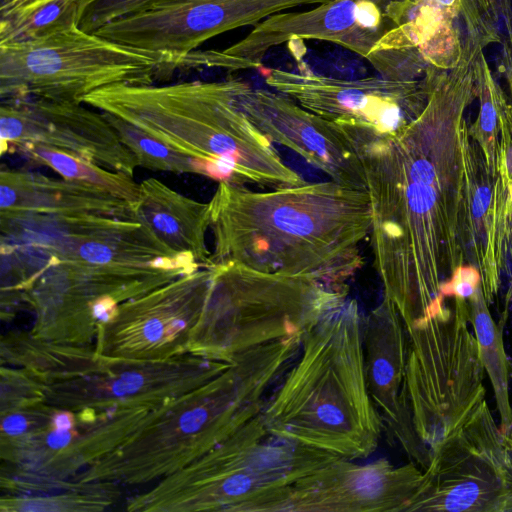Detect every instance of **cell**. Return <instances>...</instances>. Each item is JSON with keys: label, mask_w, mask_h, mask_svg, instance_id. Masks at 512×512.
Instances as JSON below:
<instances>
[{"label": "cell", "mask_w": 512, "mask_h": 512, "mask_svg": "<svg viewBox=\"0 0 512 512\" xmlns=\"http://www.w3.org/2000/svg\"><path fill=\"white\" fill-rule=\"evenodd\" d=\"M474 97V74L458 65L428 80L424 107L403 127L351 137L370 199L373 265L406 327L445 308L444 273L462 265L473 181L463 114Z\"/></svg>", "instance_id": "obj_1"}, {"label": "cell", "mask_w": 512, "mask_h": 512, "mask_svg": "<svg viewBox=\"0 0 512 512\" xmlns=\"http://www.w3.org/2000/svg\"><path fill=\"white\" fill-rule=\"evenodd\" d=\"M13 255L21 302L41 339L92 345L118 306L202 268L143 222L114 218L89 231H46Z\"/></svg>", "instance_id": "obj_2"}, {"label": "cell", "mask_w": 512, "mask_h": 512, "mask_svg": "<svg viewBox=\"0 0 512 512\" xmlns=\"http://www.w3.org/2000/svg\"><path fill=\"white\" fill-rule=\"evenodd\" d=\"M212 261L303 276L337 289L361 268L372 227L366 190L335 181L251 190L219 183L211 200Z\"/></svg>", "instance_id": "obj_3"}, {"label": "cell", "mask_w": 512, "mask_h": 512, "mask_svg": "<svg viewBox=\"0 0 512 512\" xmlns=\"http://www.w3.org/2000/svg\"><path fill=\"white\" fill-rule=\"evenodd\" d=\"M247 85L235 77L169 85L118 84L89 94L83 103L190 158L199 176L218 183L261 190L304 184L241 110L239 95Z\"/></svg>", "instance_id": "obj_4"}, {"label": "cell", "mask_w": 512, "mask_h": 512, "mask_svg": "<svg viewBox=\"0 0 512 512\" xmlns=\"http://www.w3.org/2000/svg\"><path fill=\"white\" fill-rule=\"evenodd\" d=\"M362 321L347 297L304 335L298 361L262 410L271 435L350 460L376 450L383 428L366 384Z\"/></svg>", "instance_id": "obj_5"}, {"label": "cell", "mask_w": 512, "mask_h": 512, "mask_svg": "<svg viewBox=\"0 0 512 512\" xmlns=\"http://www.w3.org/2000/svg\"><path fill=\"white\" fill-rule=\"evenodd\" d=\"M299 338L239 354L216 377L155 411L123 445L74 479L141 485L187 467L265 407L268 388L291 364Z\"/></svg>", "instance_id": "obj_6"}, {"label": "cell", "mask_w": 512, "mask_h": 512, "mask_svg": "<svg viewBox=\"0 0 512 512\" xmlns=\"http://www.w3.org/2000/svg\"><path fill=\"white\" fill-rule=\"evenodd\" d=\"M303 276L260 272L237 263L211 266V282L188 353L222 362L274 341L302 338L346 299Z\"/></svg>", "instance_id": "obj_7"}, {"label": "cell", "mask_w": 512, "mask_h": 512, "mask_svg": "<svg viewBox=\"0 0 512 512\" xmlns=\"http://www.w3.org/2000/svg\"><path fill=\"white\" fill-rule=\"evenodd\" d=\"M337 458L274 437L261 412L187 467L131 497L126 510L247 512L258 499Z\"/></svg>", "instance_id": "obj_8"}, {"label": "cell", "mask_w": 512, "mask_h": 512, "mask_svg": "<svg viewBox=\"0 0 512 512\" xmlns=\"http://www.w3.org/2000/svg\"><path fill=\"white\" fill-rule=\"evenodd\" d=\"M454 299L451 307L406 327L402 406L430 459L486 401L485 370L470 329L468 303Z\"/></svg>", "instance_id": "obj_9"}, {"label": "cell", "mask_w": 512, "mask_h": 512, "mask_svg": "<svg viewBox=\"0 0 512 512\" xmlns=\"http://www.w3.org/2000/svg\"><path fill=\"white\" fill-rule=\"evenodd\" d=\"M175 70L170 56L77 26L33 42L0 46V96L83 103L102 88L152 85Z\"/></svg>", "instance_id": "obj_10"}, {"label": "cell", "mask_w": 512, "mask_h": 512, "mask_svg": "<svg viewBox=\"0 0 512 512\" xmlns=\"http://www.w3.org/2000/svg\"><path fill=\"white\" fill-rule=\"evenodd\" d=\"M156 410L71 411L43 402L1 415V474L73 479L123 445Z\"/></svg>", "instance_id": "obj_11"}, {"label": "cell", "mask_w": 512, "mask_h": 512, "mask_svg": "<svg viewBox=\"0 0 512 512\" xmlns=\"http://www.w3.org/2000/svg\"><path fill=\"white\" fill-rule=\"evenodd\" d=\"M414 511L512 512V458L486 401L431 454Z\"/></svg>", "instance_id": "obj_12"}, {"label": "cell", "mask_w": 512, "mask_h": 512, "mask_svg": "<svg viewBox=\"0 0 512 512\" xmlns=\"http://www.w3.org/2000/svg\"><path fill=\"white\" fill-rule=\"evenodd\" d=\"M425 77L413 81L379 75L342 79L315 74L306 67L299 72L271 68L265 82L348 136H373L394 133L422 110L427 100Z\"/></svg>", "instance_id": "obj_13"}, {"label": "cell", "mask_w": 512, "mask_h": 512, "mask_svg": "<svg viewBox=\"0 0 512 512\" xmlns=\"http://www.w3.org/2000/svg\"><path fill=\"white\" fill-rule=\"evenodd\" d=\"M230 364L192 353L157 361L103 357L97 371L48 386L44 402L71 411L155 410L207 383Z\"/></svg>", "instance_id": "obj_14"}, {"label": "cell", "mask_w": 512, "mask_h": 512, "mask_svg": "<svg viewBox=\"0 0 512 512\" xmlns=\"http://www.w3.org/2000/svg\"><path fill=\"white\" fill-rule=\"evenodd\" d=\"M211 266L121 303L100 325L94 346L105 358L157 361L188 353L203 310Z\"/></svg>", "instance_id": "obj_15"}, {"label": "cell", "mask_w": 512, "mask_h": 512, "mask_svg": "<svg viewBox=\"0 0 512 512\" xmlns=\"http://www.w3.org/2000/svg\"><path fill=\"white\" fill-rule=\"evenodd\" d=\"M423 480L413 462L358 464L339 457L260 498L248 512H407Z\"/></svg>", "instance_id": "obj_16"}, {"label": "cell", "mask_w": 512, "mask_h": 512, "mask_svg": "<svg viewBox=\"0 0 512 512\" xmlns=\"http://www.w3.org/2000/svg\"><path fill=\"white\" fill-rule=\"evenodd\" d=\"M0 138L2 155L15 147L39 145L132 177L139 167L105 115L84 103L2 99Z\"/></svg>", "instance_id": "obj_17"}, {"label": "cell", "mask_w": 512, "mask_h": 512, "mask_svg": "<svg viewBox=\"0 0 512 512\" xmlns=\"http://www.w3.org/2000/svg\"><path fill=\"white\" fill-rule=\"evenodd\" d=\"M416 0H332L298 12H281L263 20L223 51L261 63L272 48L293 40L337 44L367 59L375 44L402 20Z\"/></svg>", "instance_id": "obj_18"}, {"label": "cell", "mask_w": 512, "mask_h": 512, "mask_svg": "<svg viewBox=\"0 0 512 512\" xmlns=\"http://www.w3.org/2000/svg\"><path fill=\"white\" fill-rule=\"evenodd\" d=\"M239 105L272 143L291 149L330 180L366 190L357 149L340 127L284 94L249 84L239 95Z\"/></svg>", "instance_id": "obj_19"}, {"label": "cell", "mask_w": 512, "mask_h": 512, "mask_svg": "<svg viewBox=\"0 0 512 512\" xmlns=\"http://www.w3.org/2000/svg\"><path fill=\"white\" fill-rule=\"evenodd\" d=\"M366 384L382 428L413 463L425 468L428 457L405 418L402 389L408 357V334L396 306L386 297L362 321Z\"/></svg>", "instance_id": "obj_20"}, {"label": "cell", "mask_w": 512, "mask_h": 512, "mask_svg": "<svg viewBox=\"0 0 512 512\" xmlns=\"http://www.w3.org/2000/svg\"><path fill=\"white\" fill-rule=\"evenodd\" d=\"M88 215L140 221L135 204L102 188L38 172L0 171V220Z\"/></svg>", "instance_id": "obj_21"}, {"label": "cell", "mask_w": 512, "mask_h": 512, "mask_svg": "<svg viewBox=\"0 0 512 512\" xmlns=\"http://www.w3.org/2000/svg\"><path fill=\"white\" fill-rule=\"evenodd\" d=\"M139 184L138 219L173 251L193 257L202 268L214 265L206 242L209 203L185 196L156 178Z\"/></svg>", "instance_id": "obj_22"}, {"label": "cell", "mask_w": 512, "mask_h": 512, "mask_svg": "<svg viewBox=\"0 0 512 512\" xmlns=\"http://www.w3.org/2000/svg\"><path fill=\"white\" fill-rule=\"evenodd\" d=\"M1 512L102 511L117 503L120 485L103 481H32L1 475Z\"/></svg>", "instance_id": "obj_23"}, {"label": "cell", "mask_w": 512, "mask_h": 512, "mask_svg": "<svg viewBox=\"0 0 512 512\" xmlns=\"http://www.w3.org/2000/svg\"><path fill=\"white\" fill-rule=\"evenodd\" d=\"M1 365L24 368L47 387L97 371L103 363L94 345L58 343L30 331H9L1 336Z\"/></svg>", "instance_id": "obj_24"}, {"label": "cell", "mask_w": 512, "mask_h": 512, "mask_svg": "<svg viewBox=\"0 0 512 512\" xmlns=\"http://www.w3.org/2000/svg\"><path fill=\"white\" fill-rule=\"evenodd\" d=\"M470 323L476 337L479 356L490 379L503 434L512 431V406L509 397L511 365L507 357L502 328L493 320L482 288L467 300Z\"/></svg>", "instance_id": "obj_25"}, {"label": "cell", "mask_w": 512, "mask_h": 512, "mask_svg": "<svg viewBox=\"0 0 512 512\" xmlns=\"http://www.w3.org/2000/svg\"><path fill=\"white\" fill-rule=\"evenodd\" d=\"M82 0H31L0 13V46L43 39L78 26Z\"/></svg>", "instance_id": "obj_26"}, {"label": "cell", "mask_w": 512, "mask_h": 512, "mask_svg": "<svg viewBox=\"0 0 512 512\" xmlns=\"http://www.w3.org/2000/svg\"><path fill=\"white\" fill-rule=\"evenodd\" d=\"M9 153H17L33 164L47 167L63 179L102 188L132 204L136 205L139 200L140 184L125 173L110 171L65 152L39 145L15 147Z\"/></svg>", "instance_id": "obj_27"}, {"label": "cell", "mask_w": 512, "mask_h": 512, "mask_svg": "<svg viewBox=\"0 0 512 512\" xmlns=\"http://www.w3.org/2000/svg\"><path fill=\"white\" fill-rule=\"evenodd\" d=\"M104 115L122 143L135 156L139 167L159 172L199 175L196 163L190 158L169 149L127 123L113 116Z\"/></svg>", "instance_id": "obj_28"}, {"label": "cell", "mask_w": 512, "mask_h": 512, "mask_svg": "<svg viewBox=\"0 0 512 512\" xmlns=\"http://www.w3.org/2000/svg\"><path fill=\"white\" fill-rule=\"evenodd\" d=\"M0 377V415L45 401L47 385L28 370L1 365Z\"/></svg>", "instance_id": "obj_29"}, {"label": "cell", "mask_w": 512, "mask_h": 512, "mask_svg": "<svg viewBox=\"0 0 512 512\" xmlns=\"http://www.w3.org/2000/svg\"><path fill=\"white\" fill-rule=\"evenodd\" d=\"M171 0H82L78 27L95 33L102 27Z\"/></svg>", "instance_id": "obj_30"}, {"label": "cell", "mask_w": 512, "mask_h": 512, "mask_svg": "<svg viewBox=\"0 0 512 512\" xmlns=\"http://www.w3.org/2000/svg\"><path fill=\"white\" fill-rule=\"evenodd\" d=\"M461 18L465 40L481 47L500 42L499 13L496 0H461Z\"/></svg>", "instance_id": "obj_31"}, {"label": "cell", "mask_w": 512, "mask_h": 512, "mask_svg": "<svg viewBox=\"0 0 512 512\" xmlns=\"http://www.w3.org/2000/svg\"><path fill=\"white\" fill-rule=\"evenodd\" d=\"M261 63L234 57L223 50H194L181 57L177 63V69L186 68H220L228 71L258 69Z\"/></svg>", "instance_id": "obj_32"}, {"label": "cell", "mask_w": 512, "mask_h": 512, "mask_svg": "<svg viewBox=\"0 0 512 512\" xmlns=\"http://www.w3.org/2000/svg\"><path fill=\"white\" fill-rule=\"evenodd\" d=\"M481 287L480 271L472 266H459L441 286V296L463 300L471 298Z\"/></svg>", "instance_id": "obj_33"}, {"label": "cell", "mask_w": 512, "mask_h": 512, "mask_svg": "<svg viewBox=\"0 0 512 512\" xmlns=\"http://www.w3.org/2000/svg\"><path fill=\"white\" fill-rule=\"evenodd\" d=\"M437 4L448 16L458 20L461 17V0H431Z\"/></svg>", "instance_id": "obj_34"}, {"label": "cell", "mask_w": 512, "mask_h": 512, "mask_svg": "<svg viewBox=\"0 0 512 512\" xmlns=\"http://www.w3.org/2000/svg\"><path fill=\"white\" fill-rule=\"evenodd\" d=\"M31 0H0V13L14 9Z\"/></svg>", "instance_id": "obj_35"}, {"label": "cell", "mask_w": 512, "mask_h": 512, "mask_svg": "<svg viewBox=\"0 0 512 512\" xmlns=\"http://www.w3.org/2000/svg\"><path fill=\"white\" fill-rule=\"evenodd\" d=\"M504 442L512 458V431L507 434H504Z\"/></svg>", "instance_id": "obj_36"}]
</instances>
